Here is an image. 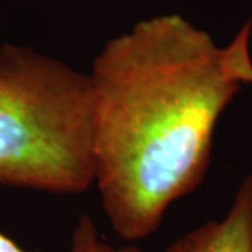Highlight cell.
I'll return each mask as SVG.
<instances>
[{
	"label": "cell",
	"mask_w": 252,
	"mask_h": 252,
	"mask_svg": "<svg viewBox=\"0 0 252 252\" xmlns=\"http://www.w3.org/2000/svg\"><path fill=\"white\" fill-rule=\"evenodd\" d=\"M251 23L217 48L180 16L137 23L91 66L93 184L118 237L139 241L206 175L221 112L252 84Z\"/></svg>",
	"instance_id": "1"
},
{
	"label": "cell",
	"mask_w": 252,
	"mask_h": 252,
	"mask_svg": "<svg viewBox=\"0 0 252 252\" xmlns=\"http://www.w3.org/2000/svg\"><path fill=\"white\" fill-rule=\"evenodd\" d=\"M89 74L30 48L0 49V185L58 195L93 185Z\"/></svg>",
	"instance_id": "2"
},
{
	"label": "cell",
	"mask_w": 252,
	"mask_h": 252,
	"mask_svg": "<svg viewBox=\"0 0 252 252\" xmlns=\"http://www.w3.org/2000/svg\"><path fill=\"white\" fill-rule=\"evenodd\" d=\"M165 252H252V175L243 181L223 220L181 235Z\"/></svg>",
	"instance_id": "3"
},
{
	"label": "cell",
	"mask_w": 252,
	"mask_h": 252,
	"mask_svg": "<svg viewBox=\"0 0 252 252\" xmlns=\"http://www.w3.org/2000/svg\"><path fill=\"white\" fill-rule=\"evenodd\" d=\"M70 252H142L133 245L112 247L101 240L98 230L90 217L83 215L79 219L72 234Z\"/></svg>",
	"instance_id": "4"
},
{
	"label": "cell",
	"mask_w": 252,
	"mask_h": 252,
	"mask_svg": "<svg viewBox=\"0 0 252 252\" xmlns=\"http://www.w3.org/2000/svg\"><path fill=\"white\" fill-rule=\"evenodd\" d=\"M0 252H27L24 251L18 244H16L9 237L0 233Z\"/></svg>",
	"instance_id": "5"
}]
</instances>
